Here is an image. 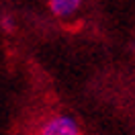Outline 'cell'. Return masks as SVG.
Returning a JSON list of instances; mask_svg holds the SVG:
<instances>
[{
    "label": "cell",
    "instance_id": "2",
    "mask_svg": "<svg viewBox=\"0 0 135 135\" xmlns=\"http://www.w3.org/2000/svg\"><path fill=\"white\" fill-rule=\"evenodd\" d=\"M80 4H82V0H49L51 12L61 18H70L80 8Z\"/></svg>",
    "mask_w": 135,
    "mask_h": 135
},
{
    "label": "cell",
    "instance_id": "1",
    "mask_svg": "<svg viewBox=\"0 0 135 135\" xmlns=\"http://www.w3.org/2000/svg\"><path fill=\"white\" fill-rule=\"evenodd\" d=\"M39 135H80V127L70 115H55L41 125Z\"/></svg>",
    "mask_w": 135,
    "mask_h": 135
}]
</instances>
